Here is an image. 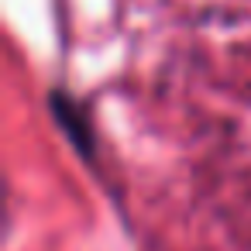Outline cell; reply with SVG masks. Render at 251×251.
I'll use <instances>...</instances> for the list:
<instances>
[{"label": "cell", "instance_id": "cell-1", "mask_svg": "<svg viewBox=\"0 0 251 251\" xmlns=\"http://www.w3.org/2000/svg\"><path fill=\"white\" fill-rule=\"evenodd\" d=\"M49 107H52V117L55 124L62 127V134L69 138V145L76 148V155L83 162H97V131H93V121H90V110L66 90H52L49 93Z\"/></svg>", "mask_w": 251, "mask_h": 251}]
</instances>
